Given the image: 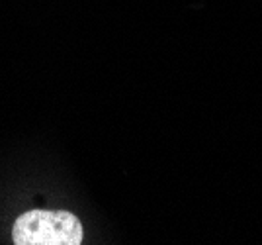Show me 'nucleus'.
Masks as SVG:
<instances>
[{"label":"nucleus","mask_w":262,"mask_h":245,"mask_svg":"<svg viewBox=\"0 0 262 245\" xmlns=\"http://www.w3.org/2000/svg\"><path fill=\"white\" fill-rule=\"evenodd\" d=\"M82 223L67 210H28L12 226L16 245H80Z\"/></svg>","instance_id":"obj_1"}]
</instances>
